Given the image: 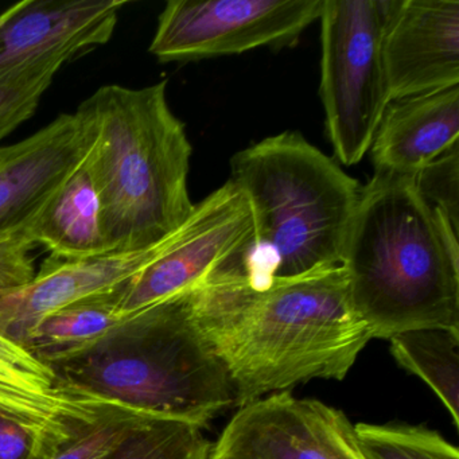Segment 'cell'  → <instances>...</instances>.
Here are the masks:
<instances>
[{"instance_id": "obj_1", "label": "cell", "mask_w": 459, "mask_h": 459, "mask_svg": "<svg viewBox=\"0 0 459 459\" xmlns=\"http://www.w3.org/2000/svg\"><path fill=\"white\" fill-rule=\"evenodd\" d=\"M190 298L238 407L316 378L343 380L372 340L341 265L262 286L212 276Z\"/></svg>"}, {"instance_id": "obj_2", "label": "cell", "mask_w": 459, "mask_h": 459, "mask_svg": "<svg viewBox=\"0 0 459 459\" xmlns=\"http://www.w3.org/2000/svg\"><path fill=\"white\" fill-rule=\"evenodd\" d=\"M341 267L372 340L459 330L458 230L412 177L375 174L359 190Z\"/></svg>"}, {"instance_id": "obj_3", "label": "cell", "mask_w": 459, "mask_h": 459, "mask_svg": "<svg viewBox=\"0 0 459 459\" xmlns=\"http://www.w3.org/2000/svg\"><path fill=\"white\" fill-rule=\"evenodd\" d=\"M248 200L254 240L220 273L251 286L341 265L359 182L299 133L263 139L230 160Z\"/></svg>"}, {"instance_id": "obj_4", "label": "cell", "mask_w": 459, "mask_h": 459, "mask_svg": "<svg viewBox=\"0 0 459 459\" xmlns=\"http://www.w3.org/2000/svg\"><path fill=\"white\" fill-rule=\"evenodd\" d=\"M95 141L88 162L112 251L160 243L192 214V144L168 101V82L104 85L82 103Z\"/></svg>"}, {"instance_id": "obj_5", "label": "cell", "mask_w": 459, "mask_h": 459, "mask_svg": "<svg viewBox=\"0 0 459 459\" xmlns=\"http://www.w3.org/2000/svg\"><path fill=\"white\" fill-rule=\"evenodd\" d=\"M190 292L128 316L108 337L53 370L82 394L203 429L235 404V391L195 324Z\"/></svg>"}, {"instance_id": "obj_6", "label": "cell", "mask_w": 459, "mask_h": 459, "mask_svg": "<svg viewBox=\"0 0 459 459\" xmlns=\"http://www.w3.org/2000/svg\"><path fill=\"white\" fill-rule=\"evenodd\" d=\"M388 0H325L321 93L335 157L354 166L369 152L391 103L383 39Z\"/></svg>"}, {"instance_id": "obj_7", "label": "cell", "mask_w": 459, "mask_h": 459, "mask_svg": "<svg viewBox=\"0 0 459 459\" xmlns=\"http://www.w3.org/2000/svg\"><path fill=\"white\" fill-rule=\"evenodd\" d=\"M325 0H170L150 53L160 63L284 48L321 17Z\"/></svg>"}, {"instance_id": "obj_8", "label": "cell", "mask_w": 459, "mask_h": 459, "mask_svg": "<svg viewBox=\"0 0 459 459\" xmlns=\"http://www.w3.org/2000/svg\"><path fill=\"white\" fill-rule=\"evenodd\" d=\"M254 240L251 206L233 181L209 195L165 238L162 251L117 290L120 313L131 316L195 289Z\"/></svg>"}, {"instance_id": "obj_9", "label": "cell", "mask_w": 459, "mask_h": 459, "mask_svg": "<svg viewBox=\"0 0 459 459\" xmlns=\"http://www.w3.org/2000/svg\"><path fill=\"white\" fill-rule=\"evenodd\" d=\"M209 459H367L354 426L337 408L290 392L238 407Z\"/></svg>"}, {"instance_id": "obj_10", "label": "cell", "mask_w": 459, "mask_h": 459, "mask_svg": "<svg viewBox=\"0 0 459 459\" xmlns=\"http://www.w3.org/2000/svg\"><path fill=\"white\" fill-rule=\"evenodd\" d=\"M117 408L66 385L53 368L0 330V416L30 434L31 459L52 458Z\"/></svg>"}, {"instance_id": "obj_11", "label": "cell", "mask_w": 459, "mask_h": 459, "mask_svg": "<svg viewBox=\"0 0 459 459\" xmlns=\"http://www.w3.org/2000/svg\"><path fill=\"white\" fill-rule=\"evenodd\" d=\"M391 101L459 85V0H388L383 39Z\"/></svg>"}, {"instance_id": "obj_12", "label": "cell", "mask_w": 459, "mask_h": 459, "mask_svg": "<svg viewBox=\"0 0 459 459\" xmlns=\"http://www.w3.org/2000/svg\"><path fill=\"white\" fill-rule=\"evenodd\" d=\"M128 0H22L0 14V82L49 58L76 60L112 39Z\"/></svg>"}, {"instance_id": "obj_13", "label": "cell", "mask_w": 459, "mask_h": 459, "mask_svg": "<svg viewBox=\"0 0 459 459\" xmlns=\"http://www.w3.org/2000/svg\"><path fill=\"white\" fill-rule=\"evenodd\" d=\"M93 141L92 120L82 104L13 144L0 163V236L23 230L39 213L87 160Z\"/></svg>"}, {"instance_id": "obj_14", "label": "cell", "mask_w": 459, "mask_h": 459, "mask_svg": "<svg viewBox=\"0 0 459 459\" xmlns=\"http://www.w3.org/2000/svg\"><path fill=\"white\" fill-rule=\"evenodd\" d=\"M459 146V85L388 104L370 144L376 174L413 177Z\"/></svg>"}, {"instance_id": "obj_15", "label": "cell", "mask_w": 459, "mask_h": 459, "mask_svg": "<svg viewBox=\"0 0 459 459\" xmlns=\"http://www.w3.org/2000/svg\"><path fill=\"white\" fill-rule=\"evenodd\" d=\"M25 233L34 247H44L56 259H88L114 252L88 158L26 225Z\"/></svg>"}, {"instance_id": "obj_16", "label": "cell", "mask_w": 459, "mask_h": 459, "mask_svg": "<svg viewBox=\"0 0 459 459\" xmlns=\"http://www.w3.org/2000/svg\"><path fill=\"white\" fill-rule=\"evenodd\" d=\"M127 318L120 313L115 290L42 316L21 343L52 368L90 351Z\"/></svg>"}, {"instance_id": "obj_17", "label": "cell", "mask_w": 459, "mask_h": 459, "mask_svg": "<svg viewBox=\"0 0 459 459\" xmlns=\"http://www.w3.org/2000/svg\"><path fill=\"white\" fill-rule=\"evenodd\" d=\"M388 341L397 364L432 389L459 427V330H408Z\"/></svg>"}, {"instance_id": "obj_18", "label": "cell", "mask_w": 459, "mask_h": 459, "mask_svg": "<svg viewBox=\"0 0 459 459\" xmlns=\"http://www.w3.org/2000/svg\"><path fill=\"white\" fill-rule=\"evenodd\" d=\"M354 431L367 459H459L458 448L427 427L357 423Z\"/></svg>"}, {"instance_id": "obj_19", "label": "cell", "mask_w": 459, "mask_h": 459, "mask_svg": "<svg viewBox=\"0 0 459 459\" xmlns=\"http://www.w3.org/2000/svg\"><path fill=\"white\" fill-rule=\"evenodd\" d=\"M201 429L185 421L152 419L109 459H209L212 445Z\"/></svg>"}, {"instance_id": "obj_20", "label": "cell", "mask_w": 459, "mask_h": 459, "mask_svg": "<svg viewBox=\"0 0 459 459\" xmlns=\"http://www.w3.org/2000/svg\"><path fill=\"white\" fill-rule=\"evenodd\" d=\"M71 61L66 56H58L15 72L0 82V141L36 114L56 74Z\"/></svg>"}, {"instance_id": "obj_21", "label": "cell", "mask_w": 459, "mask_h": 459, "mask_svg": "<svg viewBox=\"0 0 459 459\" xmlns=\"http://www.w3.org/2000/svg\"><path fill=\"white\" fill-rule=\"evenodd\" d=\"M152 419L154 416L117 408L63 446L50 459H109L127 437Z\"/></svg>"}, {"instance_id": "obj_22", "label": "cell", "mask_w": 459, "mask_h": 459, "mask_svg": "<svg viewBox=\"0 0 459 459\" xmlns=\"http://www.w3.org/2000/svg\"><path fill=\"white\" fill-rule=\"evenodd\" d=\"M427 203L459 228V146L421 169L412 177Z\"/></svg>"}, {"instance_id": "obj_23", "label": "cell", "mask_w": 459, "mask_h": 459, "mask_svg": "<svg viewBox=\"0 0 459 459\" xmlns=\"http://www.w3.org/2000/svg\"><path fill=\"white\" fill-rule=\"evenodd\" d=\"M33 249L25 228L0 236V294L20 289L36 276Z\"/></svg>"}, {"instance_id": "obj_24", "label": "cell", "mask_w": 459, "mask_h": 459, "mask_svg": "<svg viewBox=\"0 0 459 459\" xmlns=\"http://www.w3.org/2000/svg\"><path fill=\"white\" fill-rule=\"evenodd\" d=\"M10 149H12V146L0 147V163L6 160L7 155L10 154Z\"/></svg>"}]
</instances>
